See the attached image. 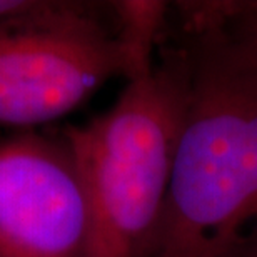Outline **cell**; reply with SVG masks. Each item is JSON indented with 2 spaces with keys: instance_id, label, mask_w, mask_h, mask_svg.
I'll use <instances>...</instances> for the list:
<instances>
[{
  "instance_id": "obj_4",
  "label": "cell",
  "mask_w": 257,
  "mask_h": 257,
  "mask_svg": "<svg viewBox=\"0 0 257 257\" xmlns=\"http://www.w3.org/2000/svg\"><path fill=\"white\" fill-rule=\"evenodd\" d=\"M114 77L131 79L117 32H0V127L47 125L75 110Z\"/></svg>"
},
{
  "instance_id": "obj_6",
  "label": "cell",
  "mask_w": 257,
  "mask_h": 257,
  "mask_svg": "<svg viewBox=\"0 0 257 257\" xmlns=\"http://www.w3.org/2000/svg\"><path fill=\"white\" fill-rule=\"evenodd\" d=\"M217 7L230 32L257 49V0H217Z\"/></svg>"
},
{
  "instance_id": "obj_5",
  "label": "cell",
  "mask_w": 257,
  "mask_h": 257,
  "mask_svg": "<svg viewBox=\"0 0 257 257\" xmlns=\"http://www.w3.org/2000/svg\"><path fill=\"white\" fill-rule=\"evenodd\" d=\"M0 32L22 35L117 32L115 2L0 0Z\"/></svg>"
},
{
  "instance_id": "obj_2",
  "label": "cell",
  "mask_w": 257,
  "mask_h": 257,
  "mask_svg": "<svg viewBox=\"0 0 257 257\" xmlns=\"http://www.w3.org/2000/svg\"><path fill=\"white\" fill-rule=\"evenodd\" d=\"M184 102L182 57L162 37L151 72L128 80L105 112L65 127L89 202V257L147 255L171 186Z\"/></svg>"
},
{
  "instance_id": "obj_3",
  "label": "cell",
  "mask_w": 257,
  "mask_h": 257,
  "mask_svg": "<svg viewBox=\"0 0 257 257\" xmlns=\"http://www.w3.org/2000/svg\"><path fill=\"white\" fill-rule=\"evenodd\" d=\"M89 255V202L65 127L0 134V257Z\"/></svg>"
},
{
  "instance_id": "obj_7",
  "label": "cell",
  "mask_w": 257,
  "mask_h": 257,
  "mask_svg": "<svg viewBox=\"0 0 257 257\" xmlns=\"http://www.w3.org/2000/svg\"><path fill=\"white\" fill-rule=\"evenodd\" d=\"M212 257H257V227L235 239Z\"/></svg>"
},
{
  "instance_id": "obj_1",
  "label": "cell",
  "mask_w": 257,
  "mask_h": 257,
  "mask_svg": "<svg viewBox=\"0 0 257 257\" xmlns=\"http://www.w3.org/2000/svg\"><path fill=\"white\" fill-rule=\"evenodd\" d=\"M186 75L171 186L146 257H212L257 227V49L212 2L169 4Z\"/></svg>"
}]
</instances>
